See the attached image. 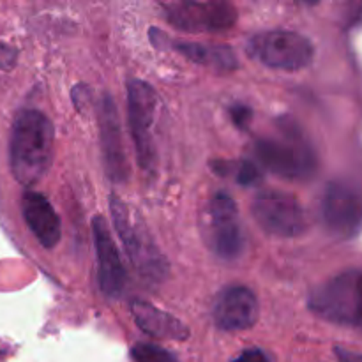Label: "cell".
Returning <instances> with one entry per match:
<instances>
[{
  "label": "cell",
  "instance_id": "obj_9",
  "mask_svg": "<svg viewBox=\"0 0 362 362\" xmlns=\"http://www.w3.org/2000/svg\"><path fill=\"white\" fill-rule=\"evenodd\" d=\"M322 219L332 235L350 239L362 228V193L352 184L332 180L322 197Z\"/></svg>",
  "mask_w": 362,
  "mask_h": 362
},
{
  "label": "cell",
  "instance_id": "obj_11",
  "mask_svg": "<svg viewBox=\"0 0 362 362\" xmlns=\"http://www.w3.org/2000/svg\"><path fill=\"white\" fill-rule=\"evenodd\" d=\"M260 317V304L251 288L243 285L226 286L219 292L212 308V318L218 329L226 332L247 331Z\"/></svg>",
  "mask_w": 362,
  "mask_h": 362
},
{
  "label": "cell",
  "instance_id": "obj_5",
  "mask_svg": "<svg viewBox=\"0 0 362 362\" xmlns=\"http://www.w3.org/2000/svg\"><path fill=\"white\" fill-rule=\"evenodd\" d=\"M202 233L209 250L221 260H237L246 250V232L239 209L230 194L216 193L202 219Z\"/></svg>",
  "mask_w": 362,
  "mask_h": 362
},
{
  "label": "cell",
  "instance_id": "obj_18",
  "mask_svg": "<svg viewBox=\"0 0 362 362\" xmlns=\"http://www.w3.org/2000/svg\"><path fill=\"white\" fill-rule=\"evenodd\" d=\"M233 173H235V179H237V182L240 184V186H246V187L247 186H257V184L262 180V173L258 172L257 166H255L253 163H250V161H239V163H237Z\"/></svg>",
  "mask_w": 362,
  "mask_h": 362
},
{
  "label": "cell",
  "instance_id": "obj_6",
  "mask_svg": "<svg viewBox=\"0 0 362 362\" xmlns=\"http://www.w3.org/2000/svg\"><path fill=\"white\" fill-rule=\"evenodd\" d=\"M246 52L265 67L281 71H300L313 60V42L293 30H265L250 37Z\"/></svg>",
  "mask_w": 362,
  "mask_h": 362
},
{
  "label": "cell",
  "instance_id": "obj_16",
  "mask_svg": "<svg viewBox=\"0 0 362 362\" xmlns=\"http://www.w3.org/2000/svg\"><path fill=\"white\" fill-rule=\"evenodd\" d=\"M175 48L187 59L202 64L205 67H212L218 71H232L237 67L235 53L228 46H207L197 42H177Z\"/></svg>",
  "mask_w": 362,
  "mask_h": 362
},
{
  "label": "cell",
  "instance_id": "obj_8",
  "mask_svg": "<svg viewBox=\"0 0 362 362\" xmlns=\"http://www.w3.org/2000/svg\"><path fill=\"white\" fill-rule=\"evenodd\" d=\"M158 103V94L147 81L131 80L127 83V124L136 148L138 165L145 170H151L156 159L152 126Z\"/></svg>",
  "mask_w": 362,
  "mask_h": 362
},
{
  "label": "cell",
  "instance_id": "obj_21",
  "mask_svg": "<svg viewBox=\"0 0 362 362\" xmlns=\"http://www.w3.org/2000/svg\"><path fill=\"white\" fill-rule=\"evenodd\" d=\"M232 362H271V357L260 349H247L240 356H237Z\"/></svg>",
  "mask_w": 362,
  "mask_h": 362
},
{
  "label": "cell",
  "instance_id": "obj_13",
  "mask_svg": "<svg viewBox=\"0 0 362 362\" xmlns=\"http://www.w3.org/2000/svg\"><path fill=\"white\" fill-rule=\"evenodd\" d=\"M99 129H101V148L106 173L113 182H124L129 177L126 147H124L122 127L113 98L105 95L99 106Z\"/></svg>",
  "mask_w": 362,
  "mask_h": 362
},
{
  "label": "cell",
  "instance_id": "obj_12",
  "mask_svg": "<svg viewBox=\"0 0 362 362\" xmlns=\"http://www.w3.org/2000/svg\"><path fill=\"white\" fill-rule=\"evenodd\" d=\"M92 237L98 257V283L105 296L119 297L126 285V269L120 258L119 247L110 232L108 221L103 216L92 219Z\"/></svg>",
  "mask_w": 362,
  "mask_h": 362
},
{
  "label": "cell",
  "instance_id": "obj_3",
  "mask_svg": "<svg viewBox=\"0 0 362 362\" xmlns=\"http://www.w3.org/2000/svg\"><path fill=\"white\" fill-rule=\"evenodd\" d=\"M308 308L318 318L362 332V271L350 269L311 290Z\"/></svg>",
  "mask_w": 362,
  "mask_h": 362
},
{
  "label": "cell",
  "instance_id": "obj_20",
  "mask_svg": "<svg viewBox=\"0 0 362 362\" xmlns=\"http://www.w3.org/2000/svg\"><path fill=\"white\" fill-rule=\"evenodd\" d=\"M251 117H253V113H251V110L247 108V106L237 105L232 108V119L233 122H235V126L240 127V129H246Z\"/></svg>",
  "mask_w": 362,
  "mask_h": 362
},
{
  "label": "cell",
  "instance_id": "obj_19",
  "mask_svg": "<svg viewBox=\"0 0 362 362\" xmlns=\"http://www.w3.org/2000/svg\"><path fill=\"white\" fill-rule=\"evenodd\" d=\"M16 64V49L13 46L0 42V69L9 71Z\"/></svg>",
  "mask_w": 362,
  "mask_h": 362
},
{
  "label": "cell",
  "instance_id": "obj_1",
  "mask_svg": "<svg viewBox=\"0 0 362 362\" xmlns=\"http://www.w3.org/2000/svg\"><path fill=\"white\" fill-rule=\"evenodd\" d=\"M55 151V129L39 110H21L13 122L9 163L21 186H34L48 173Z\"/></svg>",
  "mask_w": 362,
  "mask_h": 362
},
{
  "label": "cell",
  "instance_id": "obj_17",
  "mask_svg": "<svg viewBox=\"0 0 362 362\" xmlns=\"http://www.w3.org/2000/svg\"><path fill=\"white\" fill-rule=\"evenodd\" d=\"M131 359L134 362H179L172 352L152 343H136L131 349Z\"/></svg>",
  "mask_w": 362,
  "mask_h": 362
},
{
  "label": "cell",
  "instance_id": "obj_2",
  "mask_svg": "<svg viewBox=\"0 0 362 362\" xmlns=\"http://www.w3.org/2000/svg\"><path fill=\"white\" fill-rule=\"evenodd\" d=\"M258 161L276 177L288 180L310 179L317 173L318 158L297 124L279 122V136L260 138L255 145Z\"/></svg>",
  "mask_w": 362,
  "mask_h": 362
},
{
  "label": "cell",
  "instance_id": "obj_7",
  "mask_svg": "<svg viewBox=\"0 0 362 362\" xmlns=\"http://www.w3.org/2000/svg\"><path fill=\"white\" fill-rule=\"evenodd\" d=\"M257 225L279 239H296L308 230L306 212L293 194L285 191H262L251 204Z\"/></svg>",
  "mask_w": 362,
  "mask_h": 362
},
{
  "label": "cell",
  "instance_id": "obj_14",
  "mask_svg": "<svg viewBox=\"0 0 362 362\" xmlns=\"http://www.w3.org/2000/svg\"><path fill=\"white\" fill-rule=\"evenodd\" d=\"M21 214L42 247L53 250L59 244L62 225L59 214L45 194L37 191H27L21 198Z\"/></svg>",
  "mask_w": 362,
  "mask_h": 362
},
{
  "label": "cell",
  "instance_id": "obj_15",
  "mask_svg": "<svg viewBox=\"0 0 362 362\" xmlns=\"http://www.w3.org/2000/svg\"><path fill=\"white\" fill-rule=\"evenodd\" d=\"M131 313L138 327L147 336L156 339H172V341H186L189 338V329L175 318L173 315L144 303V300H133Z\"/></svg>",
  "mask_w": 362,
  "mask_h": 362
},
{
  "label": "cell",
  "instance_id": "obj_4",
  "mask_svg": "<svg viewBox=\"0 0 362 362\" xmlns=\"http://www.w3.org/2000/svg\"><path fill=\"white\" fill-rule=\"evenodd\" d=\"M113 225L126 247L127 258L138 274L148 283H161L168 274V262L152 240L141 219L117 194L110 197Z\"/></svg>",
  "mask_w": 362,
  "mask_h": 362
},
{
  "label": "cell",
  "instance_id": "obj_22",
  "mask_svg": "<svg viewBox=\"0 0 362 362\" xmlns=\"http://www.w3.org/2000/svg\"><path fill=\"white\" fill-rule=\"evenodd\" d=\"M336 357H338L339 362H362L361 354L350 352V350L341 349V346H338V349H336Z\"/></svg>",
  "mask_w": 362,
  "mask_h": 362
},
{
  "label": "cell",
  "instance_id": "obj_10",
  "mask_svg": "<svg viewBox=\"0 0 362 362\" xmlns=\"http://www.w3.org/2000/svg\"><path fill=\"white\" fill-rule=\"evenodd\" d=\"M166 20L180 30L225 32L235 25L237 9L226 2H175L163 4Z\"/></svg>",
  "mask_w": 362,
  "mask_h": 362
}]
</instances>
